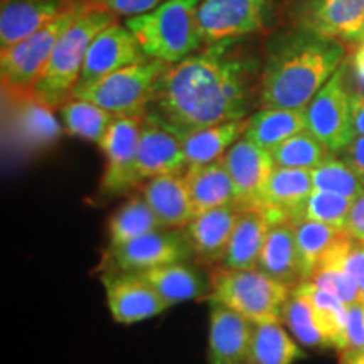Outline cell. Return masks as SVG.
Listing matches in <instances>:
<instances>
[{
    "label": "cell",
    "instance_id": "obj_1",
    "mask_svg": "<svg viewBox=\"0 0 364 364\" xmlns=\"http://www.w3.org/2000/svg\"><path fill=\"white\" fill-rule=\"evenodd\" d=\"M233 43L208 44L201 53L167 66L145 115L179 136L248 118L255 66L231 51Z\"/></svg>",
    "mask_w": 364,
    "mask_h": 364
},
{
    "label": "cell",
    "instance_id": "obj_2",
    "mask_svg": "<svg viewBox=\"0 0 364 364\" xmlns=\"http://www.w3.org/2000/svg\"><path fill=\"white\" fill-rule=\"evenodd\" d=\"M346 48L339 41L299 29L273 41L263 65L260 100L265 108L302 110L339 70Z\"/></svg>",
    "mask_w": 364,
    "mask_h": 364
},
{
    "label": "cell",
    "instance_id": "obj_3",
    "mask_svg": "<svg viewBox=\"0 0 364 364\" xmlns=\"http://www.w3.org/2000/svg\"><path fill=\"white\" fill-rule=\"evenodd\" d=\"M203 0H164L147 14L127 17L125 26L149 59L177 65L203 44L198 11Z\"/></svg>",
    "mask_w": 364,
    "mask_h": 364
},
{
    "label": "cell",
    "instance_id": "obj_4",
    "mask_svg": "<svg viewBox=\"0 0 364 364\" xmlns=\"http://www.w3.org/2000/svg\"><path fill=\"white\" fill-rule=\"evenodd\" d=\"M113 22V14L91 6L58 39L31 97L48 108H56L66 103L71 98L75 86L78 85L91 43Z\"/></svg>",
    "mask_w": 364,
    "mask_h": 364
},
{
    "label": "cell",
    "instance_id": "obj_5",
    "mask_svg": "<svg viewBox=\"0 0 364 364\" xmlns=\"http://www.w3.org/2000/svg\"><path fill=\"white\" fill-rule=\"evenodd\" d=\"M290 294L289 287L258 268L235 270L218 265L209 277V300L236 311L253 324H282V307Z\"/></svg>",
    "mask_w": 364,
    "mask_h": 364
},
{
    "label": "cell",
    "instance_id": "obj_6",
    "mask_svg": "<svg viewBox=\"0 0 364 364\" xmlns=\"http://www.w3.org/2000/svg\"><path fill=\"white\" fill-rule=\"evenodd\" d=\"M91 7L86 0H81L78 6L49 22L39 33L27 38L21 43L9 46L0 53V76L2 85L9 93L24 98L31 97L34 85L43 75L58 39L66 33L70 26L75 24L83 14Z\"/></svg>",
    "mask_w": 364,
    "mask_h": 364
},
{
    "label": "cell",
    "instance_id": "obj_7",
    "mask_svg": "<svg viewBox=\"0 0 364 364\" xmlns=\"http://www.w3.org/2000/svg\"><path fill=\"white\" fill-rule=\"evenodd\" d=\"M167 66L159 59H147L122 68L91 85L75 86L71 98L98 105L115 117L145 115L157 81Z\"/></svg>",
    "mask_w": 364,
    "mask_h": 364
},
{
    "label": "cell",
    "instance_id": "obj_8",
    "mask_svg": "<svg viewBox=\"0 0 364 364\" xmlns=\"http://www.w3.org/2000/svg\"><path fill=\"white\" fill-rule=\"evenodd\" d=\"M348 66L341 65L329 81L304 108L307 132L339 156L354 139L351 120V95L346 85Z\"/></svg>",
    "mask_w": 364,
    "mask_h": 364
},
{
    "label": "cell",
    "instance_id": "obj_9",
    "mask_svg": "<svg viewBox=\"0 0 364 364\" xmlns=\"http://www.w3.org/2000/svg\"><path fill=\"white\" fill-rule=\"evenodd\" d=\"M144 115L115 117L98 145L105 156L102 191L120 196L139 186L136 181V150Z\"/></svg>",
    "mask_w": 364,
    "mask_h": 364
},
{
    "label": "cell",
    "instance_id": "obj_10",
    "mask_svg": "<svg viewBox=\"0 0 364 364\" xmlns=\"http://www.w3.org/2000/svg\"><path fill=\"white\" fill-rule=\"evenodd\" d=\"M270 0H203L198 11L203 44L240 39L260 31Z\"/></svg>",
    "mask_w": 364,
    "mask_h": 364
},
{
    "label": "cell",
    "instance_id": "obj_11",
    "mask_svg": "<svg viewBox=\"0 0 364 364\" xmlns=\"http://www.w3.org/2000/svg\"><path fill=\"white\" fill-rule=\"evenodd\" d=\"M299 29L348 44L364 43V0H300Z\"/></svg>",
    "mask_w": 364,
    "mask_h": 364
},
{
    "label": "cell",
    "instance_id": "obj_12",
    "mask_svg": "<svg viewBox=\"0 0 364 364\" xmlns=\"http://www.w3.org/2000/svg\"><path fill=\"white\" fill-rule=\"evenodd\" d=\"M110 258L117 272L140 273L171 263L189 262L194 257L184 231L164 228L110 250Z\"/></svg>",
    "mask_w": 364,
    "mask_h": 364
},
{
    "label": "cell",
    "instance_id": "obj_13",
    "mask_svg": "<svg viewBox=\"0 0 364 364\" xmlns=\"http://www.w3.org/2000/svg\"><path fill=\"white\" fill-rule=\"evenodd\" d=\"M147 59L129 27L113 22L91 43L76 86L91 85L122 68L136 65Z\"/></svg>",
    "mask_w": 364,
    "mask_h": 364
},
{
    "label": "cell",
    "instance_id": "obj_14",
    "mask_svg": "<svg viewBox=\"0 0 364 364\" xmlns=\"http://www.w3.org/2000/svg\"><path fill=\"white\" fill-rule=\"evenodd\" d=\"M103 285L112 318L118 324H136L169 309L161 295L136 273H108L103 277Z\"/></svg>",
    "mask_w": 364,
    "mask_h": 364
},
{
    "label": "cell",
    "instance_id": "obj_15",
    "mask_svg": "<svg viewBox=\"0 0 364 364\" xmlns=\"http://www.w3.org/2000/svg\"><path fill=\"white\" fill-rule=\"evenodd\" d=\"M186 169L188 161L181 136L162 127L152 117L144 115L136 150L139 186L157 176L184 174Z\"/></svg>",
    "mask_w": 364,
    "mask_h": 364
},
{
    "label": "cell",
    "instance_id": "obj_16",
    "mask_svg": "<svg viewBox=\"0 0 364 364\" xmlns=\"http://www.w3.org/2000/svg\"><path fill=\"white\" fill-rule=\"evenodd\" d=\"M221 162L235 184L238 208H257L263 186L275 169L272 152L241 136L223 156Z\"/></svg>",
    "mask_w": 364,
    "mask_h": 364
},
{
    "label": "cell",
    "instance_id": "obj_17",
    "mask_svg": "<svg viewBox=\"0 0 364 364\" xmlns=\"http://www.w3.org/2000/svg\"><path fill=\"white\" fill-rule=\"evenodd\" d=\"M312 191L311 171L275 167L267 184L263 186L257 208L262 209L272 226L284 223L294 225Z\"/></svg>",
    "mask_w": 364,
    "mask_h": 364
},
{
    "label": "cell",
    "instance_id": "obj_18",
    "mask_svg": "<svg viewBox=\"0 0 364 364\" xmlns=\"http://www.w3.org/2000/svg\"><path fill=\"white\" fill-rule=\"evenodd\" d=\"M80 2L81 0H2L0 46L6 49L31 38Z\"/></svg>",
    "mask_w": 364,
    "mask_h": 364
},
{
    "label": "cell",
    "instance_id": "obj_19",
    "mask_svg": "<svg viewBox=\"0 0 364 364\" xmlns=\"http://www.w3.org/2000/svg\"><path fill=\"white\" fill-rule=\"evenodd\" d=\"M255 324L236 311L211 302L209 364H247Z\"/></svg>",
    "mask_w": 364,
    "mask_h": 364
},
{
    "label": "cell",
    "instance_id": "obj_20",
    "mask_svg": "<svg viewBox=\"0 0 364 364\" xmlns=\"http://www.w3.org/2000/svg\"><path fill=\"white\" fill-rule=\"evenodd\" d=\"M240 213L241 209L238 206L211 209L196 216L182 230L196 260L213 268L221 265Z\"/></svg>",
    "mask_w": 364,
    "mask_h": 364
},
{
    "label": "cell",
    "instance_id": "obj_21",
    "mask_svg": "<svg viewBox=\"0 0 364 364\" xmlns=\"http://www.w3.org/2000/svg\"><path fill=\"white\" fill-rule=\"evenodd\" d=\"M140 194L156 213L164 228L184 230L194 220L184 174H164L154 177L142 186Z\"/></svg>",
    "mask_w": 364,
    "mask_h": 364
},
{
    "label": "cell",
    "instance_id": "obj_22",
    "mask_svg": "<svg viewBox=\"0 0 364 364\" xmlns=\"http://www.w3.org/2000/svg\"><path fill=\"white\" fill-rule=\"evenodd\" d=\"M184 181L194 218L211 209L238 206L235 184L221 161L204 166H189L184 171Z\"/></svg>",
    "mask_w": 364,
    "mask_h": 364
},
{
    "label": "cell",
    "instance_id": "obj_23",
    "mask_svg": "<svg viewBox=\"0 0 364 364\" xmlns=\"http://www.w3.org/2000/svg\"><path fill=\"white\" fill-rule=\"evenodd\" d=\"M257 268L290 290L302 284V268L292 223L270 228Z\"/></svg>",
    "mask_w": 364,
    "mask_h": 364
},
{
    "label": "cell",
    "instance_id": "obj_24",
    "mask_svg": "<svg viewBox=\"0 0 364 364\" xmlns=\"http://www.w3.org/2000/svg\"><path fill=\"white\" fill-rule=\"evenodd\" d=\"M270 228L272 225L268 223L262 209H241L230 245H228L226 257L221 265L226 268H235V270L257 268L258 258L262 255Z\"/></svg>",
    "mask_w": 364,
    "mask_h": 364
},
{
    "label": "cell",
    "instance_id": "obj_25",
    "mask_svg": "<svg viewBox=\"0 0 364 364\" xmlns=\"http://www.w3.org/2000/svg\"><path fill=\"white\" fill-rule=\"evenodd\" d=\"M136 275L142 277L169 307L203 297L209 289V284H206L204 277L189 262L150 268V270L140 272Z\"/></svg>",
    "mask_w": 364,
    "mask_h": 364
},
{
    "label": "cell",
    "instance_id": "obj_26",
    "mask_svg": "<svg viewBox=\"0 0 364 364\" xmlns=\"http://www.w3.org/2000/svg\"><path fill=\"white\" fill-rule=\"evenodd\" d=\"M247 125L248 118H243V120L223 122L181 135L188 167L221 161L228 150L245 135Z\"/></svg>",
    "mask_w": 364,
    "mask_h": 364
},
{
    "label": "cell",
    "instance_id": "obj_27",
    "mask_svg": "<svg viewBox=\"0 0 364 364\" xmlns=\"http://www.w3.org/2000/svg\"><path fill=\"white\" fill-rule=\"evenodd\" d=\"M307 130L306 112L287 110V108H263L248 117L245 139L252 140L258 147L272 152L290 136Z\"/></svg>",
    "mask_w": 364,
    "mask_h": 364
},
{
    "label": "cell",
    "instance_id": "obj_28",
    "mask_svg": "<svg viewBox=\"0 0 364 364\" xmlns=\"http://www.w3.org/2000/svg\"><path fill=\"white\" fill-rule=\"evenodd\" d=\"M157 230H164V226L144 196H132L108 221V247L117 250Z\"/></svg>",
    "mask_w": 364,
    "mask_h": 364
},
{
    "label": "cell",
    "instance_id": "obj_29",
    "mask_svg": "<svg viewBox=\"0 0 364 364\" xmlns=\"http://www.w3.org/2000/svg\"><path fill=\"white\" fill-rule=\"evenodd\" d=\"M295 243L302 268V280H311L322 258L331 252L341 240H344L348 233L346 230L324 225L311 220H300L294 223Z\"/></svg>",
    "mask_w": 364,
    "mask_h": 364
},
{
    "label": "cell",
    "instance_id": "obj_30",
    "mask_svg": "<svg viewBox=\"0 0 364 364\" xmlns=\"http://www.w3.org/2000/svg\"><path fill=\"white\" fill-rule=\"evenodd\" d=\"M300 294H304L311 302L314 317L324 338L329 343V348L343 349L344 346V329L348 321V306L344 302L327 292L324 289H318L312 282H302L295 287Z\"/></svg>",
    "mask_w": 364,
    "mask_h": 364
},
{
    "label": "cell",
    "instance_id": "obj_31",
    "mask_svg": "<svg viewBox=\"0 0 364 364\" xmlns=\"http://www.w3.org/2000/svg\"><path fill=\"white\" fill-rule=\"evenodd\" d=\"M304 354L280 322L255 324L250 364H294Z\"/></svg>",
    "mask_w": 364,
    "mask_h": 364
},
{
    "label": "cell",
    "instance_id": "obj_32",
    "mask_svg": "<svg viewBox=\"0 0 364 364\" xmlns=\"http://www.w3.org/2000/svg\"><path fill=\"white\" fill-rule=\"evenodd\" d=\"M17 113V139L24 149H44L56 142L61 135V127L53 117L51 108L44 107L31 97L21 105Z\"/></svg>",
    "mask_w": 364,
    "mask_h": 364
},
{
    "label": "cell",
    "instance_id": "obj_33",
    "mask_svg": "<svg viewBox=\"0 0 364 364\" xmlns=\"http://www.w3.org/2000/svg\"><path fill=\"white\" fill-rule=\"evenodd\" d=\"M115 115L98 105L80 98H70L61 105V120L68 134L78 139L100 142Z\"/></svg>",
    "mask_w": 364,
    "mask_h": 364
},
{
    "label": "cell",
    "instance_id": "obj_34",
    "mask_svg": "<svg viewBox=\"0 0 364 364\" xmlns=\"http://www.w3.org/2000/svg\"><path fill=\"white\" fill-rule=\"evenodd\" d=\"M331 156V150L307 130L290 136L272 150L275 167H285V169L314 171Z\"/></svg>",
    "mask_w": 364,
    "mask_h": 364
},
{
    "label": "cell",
    "instance_id": "obj_35",
    "mask_svg": "<svg viewBox=\"0 0 364 364\" xmlns=\"http://www.w3.org/2000/svg\"><path fill=\"white\" fill-rule=\"evenodd\" d=\"M282 324H285L294 338L307 348H329L314 317L311 302L299 290L294 289L282 307Z\"/></svg>",
    "mask_w": 364,
    "mask_h": 364
},
{
    "label": "cell",
    "instance_id": "obj_36",
    "mask_svg": "<svg viewBox=\"0 0 364 364\" xmlns=\"http://www.w3.org/2000/svg\"><path fill=\"white\" fill-rule=\"evenodd\" d=\"M312 172L314 189L327 191L356 201L364 193V181L336 154Z\"/></svg>",
    "mask_w": 364,
    "mask_h": 364
},
{
    "label": "cell",
    "instance_id": "obj_37",
    "mask_svg": "<svg viewBox=\"0 0 364 364\" xmlns=\"http://www.w3.org/2000/svg\"><path fill=\"white\" fill-rule=\"evenodd\" d=\"M353 203V199L344 198V196L314 189L307 201L304 203L302 209H300L297 221L311 220L344 230L349 213H351Z\"/></svg>",
    "mask_w": 364,
    "mask_h": 364
},
{
    "label": "cell",
    "instance_id": "obj_38",
    "mask_svg": "<svg viewBox=\"0 0 364 364\" xmlns=\"http://www.w3.org/2000/svg\"><path fill=\"white\" fill-rule=\"evenodd\" d=\"M86 2L113 16L135 17L150 12L161 6L164 0H86Z\"/></svg>",
    "mask_w": 364,
    "mask_h": 364
},
{
    "label": "cell",
    "instance_id": "obj_39",
    "mask_svg": "<svg viewBox=\"0 0 364 364\" xmlns=\"http://www.w3.org/2000/svg\"><path fill=\"white\" fill-rule=\"evenodd\" d=\"M344 270L353 277L361 292V300L364 302V241L349 238L343 252Z\"/></svg>",
    "mask_w": 364,
    "mask_h": 364
},
{
    "label": "cell",
    "instance_id": "obj_40",
    "mask_svg": "<svg viewBox=\"0 0 364 364\" xmlns=\"http://www.w3.org/2000/svg\"><path fill=\"white\" fill-rule=\"evenodd\" d=\"M348 349H364V302L363 300L348 307V321H346V329H344V346L341 351H348Z\"/></svg>",
    "mask_w": 364,
    "mask_h": 364
},
{
    "label": "cell",
    "instance_id": "obj_41",
    "mask_svg": "<svg viewBox=\"0 0 364 364\" xmlns=\"http://www.w3.org/2000/svg\"><path fill=\"white\" fill-rule=\"evenodd\" d=\"M339 157L364 181V136L356 135Z\"/></svg>",
    "mask_w": 364,
    "mask_h": 364
},
{
    "label": "cell",
    "instance_id": "obj_42",
    "mask_svg": "<svg viewBox=\"0 0 364 364\" xmlns=\"http://www.w3.org/2000/svg\"><path fill=\"white\" fill-rule=\"evenodd\" d=\"M344 230L351 238L364 241V193L353 203Z\"/></svg>",
    "mask_w": 364,
    "mask_h": 364
},
{
    "label": "cell",
    "instance_id": "obj_43",
    "mask_svg": "<svg viewBox=\"0 0 364 364\" xmlns=\"http://www.w3.org/2000/svg\"><path fill=\"white\" fill-rule=\"evenodd\" d=\"M351 120L354 135L364 136V93L351 95Z\"/></svg>",
    "mask_w": 364,
    "mask_h": 364
},
{
    "label": "cell",
    "instance_id": "obj_44",
    "mask_svg": "<svg viewBox=\"0 0 364 364\" xmlns=\"http://www.w3.org/2000/svg\"><path fill=\"white\" fill-rule=\"evenodd\" d=\"M339 364H364V349H348V351H341Z\"/></svg>",
    "mask_w": 364,
    "mask_h": 364
},
{
    "label": "cell",
    "instance_id": "obj_45",
    "mask_svg": "<svg viewBox=\"0 0 364 364\" xmlns=\"http://www.w3.org/2000/svg\"><path fill=\"white\" fill-rule=\"evenodd\" d=\"M354 71L358 80L364 85V43L359 44L356 54H354Z\"/></svg>",
    "mask_w": 364,
    "mask_h": 364
},
{
    "label": "cell",
    "instance_id": "obj_46",
    "mask_svg": "<svg viewBox=\"0 0 364 364\" xmlns=\"http://www.w3.org/2000/svg\"><path fill=\"white\" fill-rule=\"evenodd\" d=\"M247 364H250V363H247Z\"/></svg>",
    "mask_w": 364,
    "mask_h": 364
}]
</instances>
